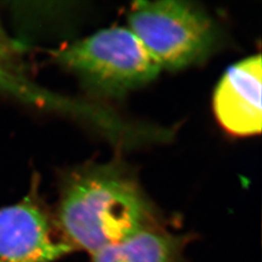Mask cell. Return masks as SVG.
<instances>
[{"label":"cell","mask_w":262,"mask_h":262,"mask_svg":"<svg viewBox=\"0 0 262 262\" xmlns=\"http://www.w3.org/2000/svg\"><path fill=\"white\" fill-rule=\"evenodd\" d=\"M150 207L122 171L100 166L66 183L57 225L66 243L91 253L120 243L151 226Z\"/></svg>","instance_id":"6da1fadb"},{"label":"cell","mask_w":262,"mask_h":262,"mask_svg":"<svg viewBox=\"0 0 262 262\" xmlns=\"http://www.w3.org/2000/svg\"><path fill=\"white\" fill-rule=\"evenodd\" d=\"M56 59L84 82L107 94L147 84L160 67L129 29L113 28L60 49Z\"/></svg>","instance_id":"7a4b0ae2"},{"label":"cell","mask_w":262,"mask_h":262,"mask_svg":"<svg viewBox=\"0 0 262 262\" xmlns=\"http://www.w3.org/2000/svg\"><path fill=\"white\" fill-rule=\"evenodd\" d=\"M129 30L160 68L180 69L206 55L215 40L200 10L183 1H138L128 14Z\"/></svg>","instance_id":"3957f363"},{"label":"cell","mask_w":262,"mask_h":262,"mask_svg":"<svg viewBox=\"0 0 262 262\" xmlns=\"http://www.w3.org/2000/svg\"><path fill=\"white\" fill-rule=\"evenodd\" d=\"M73 249L56 240L33 195L0 209V262H54Z\"/></svg>","instance_id":"277c9868"},{"label":"cell","mask_w":262,"mask_h":262,"mask_svg":"<svg viewBox=\"0 0 262 262\" xmlns=\"http://www.w3.org/2000/svg\"><path fill=\"white\" fill-rule=\"evenodd\" d=\"M261 56L231 66L214 94V111L225 130L237 136L261 131Z\"/></svg>","instance_id":"5b68a950"},{"label":"cell","mask_w":262,"mask_h":262,"mask_svg":"<svg viewBox=\"0 0 262 262\" xmlns=\"http://www.w3.org/2000/svg\"><path fill=\"white\" fill-rule=\"evenodd\" d=\"M183 241L155 227L92 253L93 262H177Z\"/></svg>","instance_id":"8992f818"},{"label":"cell","mask_w":262,"mask_h":262,"mask_svg":"<svg viewBox=\"0 0 262 262\" xmlns=\"http://www.w3.org/2000/svg\"><path fill=\"white\" fill-rule=\"evenodd\" d=\"M0 93L25 103L50 109H67L66 101L34 84L26 74L19 46L0 28Z\"/></svg>","instance_id":"52a82bcc"}]
</instances>
